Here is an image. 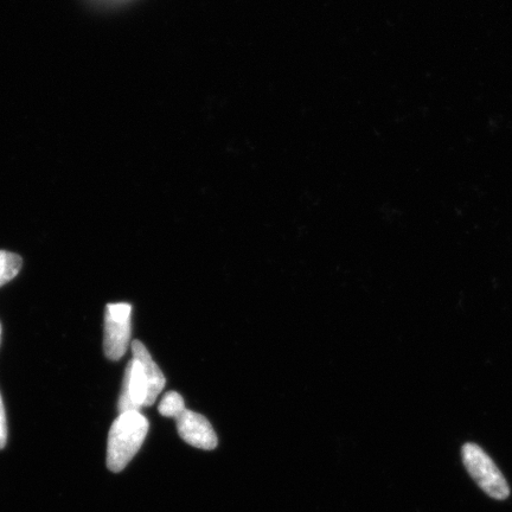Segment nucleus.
<instances>
[{
    "mask_svg": "<svg viewBox=\"0 0 512 512\" xmlns=\"http://www.w3.org/2000/svg\"><path fill=\"white\" fill-rule=\"evenodd\" d=\"M133 360L125 371L118 403L120 413L140 412L156 402L165 387V376L140 341L132 342Z\"/></svg>",
    "mask_w": 512,
    "mask_h": 512,
    "instance_id": "f257e3e1",
    "label": "nucleus"
},
{
    "mask_svg": "<svg viewBox=\"0 0 512 512\" xmlns=\"http://www.w3.org/2000/svg\"><path fill=\"white\" fill-rule=\"evenodd\" d=\"M149 428V420L142 413H120L108 434V469L115 473L123 471L143 446Z\"/></svg>",
    "mask_w": 512,
    "mask_h": 512,
    "instance_id": "f03ea898",
    "label": "nucleus"
},
{
    "mask_svg": "<svg viewBox=\"0 0 512 512\" xmlns=\"http://www.w3.org/2000/svg\"><path fill=\"white\" fill-rule=\"evenodd\" d=\"M462 454L466 470L486 495L497 501H504L509 497L507 479L482 447L467 443L463 446Z\"/></svg>",
    "mask_w": 512,
    "mask_h": 512,
    "instance_id": "7ed1b4c3",
    "label": "nucleus"
},
{
    "mask_svg": "<svg viewBox=\"0 0 512 512\" xmlns=\"http://www.w3.org/2000/svg\"><path fill=\"white\" fill-rule=\"evenodd\" d=\"M132 306L127 303L108 304L105 313V354L119 361L131 343Z\"/></svg>",
    "mask_w": 512,
    "mask_h": 512,
    "instance_id": "20e7f679",
    "label": "nucleus"
},
{
    "mask_svg": "<svg viewBox=\"0 0 512 512\" xmlns=\"http://www.w3.org/2000/svg\"><path fill=\"white\" fill-rule=\"evenodd\" d=\"M179 437L185 443L201 450H214L217 446V437L213 426L203 415L184 408L175 418Z\"/></svg>",
    "mask_w": 512,
    "mask_h": 512,
    "instance_id": "39448f33",
    "label": "nucleus"
},
{
    "mask_svg": "<svg viewBox=\"0 0 512 512\" xmlns=\"http://www.w3.org/2000/svg\"><path fill=\"white\" fill-rule=\"evenodd\" d=\"M22 264L21 256L15 253L0 251V287L16 278V275L21 271Z\"/></svg>",
    "mask_w": 512,
    "mask_h": 512,
    "instance_id": "423d86ee",
    "label": "nucleus"
},
{
    "mask_svg": "<svg viewBox=\"0 0 512 512\" xmlns=\"http://www.w3.org/2000/svg\"><path fill=\"white\" fill-rule=\"evenodd\" d=\"M185 408V403L181 395L177 392H169L163 396L159 405V413L165 418L175 419L178 413Z\"/></svg>",
    "mask_w": 512,
    "mask_h": 512,
    "instance_id": "0eeeda50",
    "label": "nucleus"
},
{
    "mask_svg": "<svg viewBox=\"0 0 512 512\" xmlns=\"http://www.w3.org/2000/svg\"><path fill=\"white\" fill-rule=\"evenodd\" d=\"M6 441H8V424H6L5 407L0 395V450L5 447Z\"/></svg>",
    "mask_w": 512,
    "mask_h": 512,
    "instance_id": "6e6552de",
    "label": "nucleus"
},
{
    "mask_svg": "<svg viewBox=\"0 0 512 512\" xmlns=\"http://www.w3.org/2000/svg\"><path fill=\"white\" fill-rule=\"evenodd\" d=\"M0 338H2V325H0Z\"/></svg>",
    "mask_w": 512,
    "mask_h": 512,
    "instance_id": "1a4fd4ad",
    "label": "nucleus"
}]
</instances>
